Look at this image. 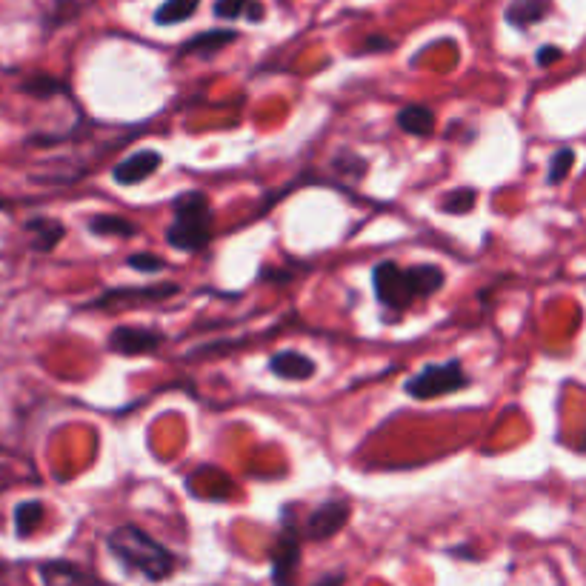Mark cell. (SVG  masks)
<instances>
[{
    "label": "cell",
    "mask_w": 586,
    "mask_h": 586,
    "mask_svg": "<svg viewBox=\"0 0 586 586\" xmlns=\"http://www.w3.org/2000/svg\"><path fill=\"white\" fill-rule=\"evenodd\" d=\"M552 9V0H512L506 6V23L515 29H529L541 23Z\"/></svg>",
    "instance_id": "cell-11"
},
{
    "label": "cell",
    "mask_w": 586,
    "mask_h": 586,
    "mask_svg": "<svg viewBox=\"0 0 586 586\" xmlns=\"http://www.w3.org/2000/svg\"><path fill=\"white\" fill-rule=\"evenodd\" d=\"M246 6H249V0H218V3H215V18H221V21H235V18L246 15Z\"/></svg>",
    "instance_id": "cell-21"
},
{
    "label": "cell",
    "mask_w": 586,
    "mask_h": 586,
    "mask_svg": "<svg viewBox=\"0 0 586 586\" xmlns=\"http://www.w3.org/2000/svg\"><path fill=\"white\" fill-rule=\"evenodd\" d=\"M161 163V152H155V149H141V152H135V155H129V158H123V161L112 169V178H115V183H121V186H135V183L146 181L152 172H158Z\"/></svg>",
    "instance_id": "cell-8"
},
{
    "label": "cell",
    "mask_w": 586,
    "mask_h": 586,
    "mask_svg": "<svg viewBox=\"0 0 586 586\" xmlns=\"http://www.w3.org/2000/svg\"><path fill=\"white\" fill-rule=\"evenodd\" d=\"M386 49H392V41H389V38H381V35L366 38L364 46H361V52H364V55H369V52H386Z\"/></svg>",
    "instance_id": "cell-24"
},
{
    "label": "cell",
    "mask_w": 586,
    "mask_h": 586,
    "mask_svg": "<svg viewBox=\"0 0 586 586\" xmlns=\"http://www.w3.org/2000/svg\"><path fill=\"white\" fill-rule=\"evenodd\" d=\"M272 561V581L275 586H295V572L301 564V532L298 524L283 521L281 532L275 538V546L269 549Z\"/></svg>",
    "instance_id": "cell-5"
},
{
    "label": "cell",
    "mask_w": 586,
    "mask_h": 586,
    "mask_svg": "<svg viewBox=\"0 0 586 586\" xmlns=\"http://www.w3.org/2000/svg\"><path fill=\"white\" fill-rule=\"evenodd\" d=\"M398 126L404 129L406 135L426 138V135H432V129H435V112H432L429 106H421V103L404 106V109L398 112Z\"/></svg>",
    "instance_id": "cell-13"
},
{
    "label": "cell",
    "mask_w": 586,
    "mask_h": 586,
    "mask_svg": "<svg viewBox=\"0 0 586 586\" xmlns=\"http://www.w3.org/2000/svg\"><path fill=\"white\" fill-rule=\"evenodd\" d=\"M89 232L103 235V238H132V235H138V226L126 218H118V215H95V218H89Z\"/></svg>",
    "instance_id": "cell-15"
},
{
    "label": "cell",
    "mask_w": 586,
    "mask_h": 586,
    "mask_svg": "<svg viewBox=\"0 0 586 586\" xmlns=\"http://www.w3.org/2000/svg\"><path fill=\"white\" fill-rule=\"evenodd\" d=\"M372 283H375L378 301H381L386 309L401 312V309L412 306L415 301L435 295V292L446 283V275L441 266H432V263H421V266L401 269L395 261H384L375 266Z\"/></svg>",
    "instance_id": "cell-1"
},
{
    "label": "cell",
    "mask_w": 586,
    "mask_h": 586,
    "mask_svg": "<svg viewBox=\"0 0 586 586\" xmlns=\"http://www.w3.org/2000/svg\"><path fill=\"white\" fill-rule=\"evenodd\" d=\"M23 92L35 95V98H52V95L66 92V83L58 81V78H49V75H35V78L23 83Z\"/></svg>",
    "instance_id": "cell-19"
},
{
    "label": "cell",
    "mask_w": 586,
    "mask_h": 586,
    "mask_svg": "<svg viewBox=\"0 0 586 586\" xmlns=\"http://www.w3.org/2000/svg\"><path fill=\"white\" fill-rule=\"evenodd\" d=\"M129 266L135 269V272H146V275H152V272H161L166 263L161 258H155V255H132L129 258Z\"/></svg>",
    "instance_id": "cell-22"
},
{
    "label": "cell",
    "mask_w": 586,
    "mask_h": 586,
    "mask_svg": "<svg viewBox=\"0 0 586 586\" xmlns=\"http://www.w3.org/2000/svg\"><path fill=\"white\" fill-rule=\"evenodd\" d=\"M172 226L166 229V241L183 252H198L212 241V206L203 192H183L172 201Z\"/></svg>",
    "instance_id": "cell-3"
},
{
    "label": "cell",
    "mask_w": 586,
    "mask_h": 586,
    "mask_svg": "<svg viewBox=\"0 0 586 586\" xmlns=\"http://www.w3.org/2000/svg\"><path fill=\"white\" fill-rule=\"evenodd\" d=\"M43 521V504L41 501H23L15 506V532L18 538H29L38 524Z\"/></svg>",
    "instance_id": "cell-17"
},
{
    "label": "cell",
    "mask_w": 586,
    "mask_h": 586,
    "mask_svg": "<svg viewBox=\"0 0 586 586\" xmlns=\"http://www.w3.org/2000/svg\"><path fill=\"white\" fill-rule=\"evenodd\" d=\"M341 584H344V572H332V575H326L324 581L315 586H341Z\"/></svg>",
    "instance_id": "cell-26"
},
{
    "label": "cell",
    "mask_w": 586,
    "mask_h": 586,
    "mask_svg": "<svg viewBox=\"0 0 586 586\" xmlns=\"http://www.w3.org/2000/svg\"><path fill=\"white\" fill-rule=\"evenodd\" d=\"M475 201H478V192L472 186H461V189L446 195L444 203H441V212H446V215H466L475 206Z\"/></svg>",
    "instance_id": "cell-18"
},
{
    "label": "cell",
    "mask_w": 586,
    "mask_h": 586,
    "mask_svg": "<svg viewBox=\"0 0 586 586\" xmlns=\"http://www.w3.org/2000/svg\"><path fill=\"white\" fill-rule=\"evenodd\" d=\"M269 372L283 378V381H309L318 372V364L304 352L283 349V352L269 358Z\"/></svg>",
    "instance_id": "cell-9"
},
{
    "label": "cell",
    "mask_w": 586,
    "mask_h": 586,
    "mask_svg": "<svg viewBox=\"0 0 586 586\" xmlns=\"http://www.w3.org/2000/svg\"><path fill=\"white\" fill-rule=\"evenodd\" d=\"M469 386V375L464 372L461 361H446V364H429L418 375H412L404 384L406 395L415 401H432L444 398L452 392H461Z\"/></svg>",
    "instance_id": "cell-4"
},
{
    "label": "cell",
    "mask_w": 586,
    "mask_h": 586,
    "mask_svg": "<svg viewBox=\"0 0 586 586\" xmlns=\"http://www.w3.org/2000/svg\"><path fill=\"white\" fill-rule=\"evenodd\" d=\"M26 229L35 235L32 246H35L38 252H52V249L61 243L63 235H66V229H63L61 223L46 221V218H32V221L26 223Z\"/></svg>",
    "instance_id": "cell-14"
},
{
    "label": "cell",
    "mask_w": 586,
    "mask_h": 586,
    "mask_svg": "<svg viewBox=\"0 0 586 586\" xmlns=\"http://www.w3.org/2000/svg\"><path fill=\"white\" fill-rule=\"evenodd\" d=\"M352 515V506L349 501H326L321 504L304 526V538L309 541H329L332 535H338Z\"/></svg>",
    "instance_id": "cell-6"
},
{
    "label": "cell",
    "mask_w": 586,
    "mask_h": 586,
    "mask_svg": "<svg viewBox=\"0 0 586 586\" xmlns=\"http://www.w3.org/2000/svg\"><path fill=\"white\" fill-rule=\"evenodd\" d=\"M572 166H575V152H572V149H558V152L552 155L546 181L552 183V186H558V183L564 181L566 175H569V169H572Z\"/></svg>",
    "instance_id": "cell-20"
},
{
    "label": "cell",
    "mask_w": 586,
    "mask_h": 586,
    "mask_svg": "<svg viewBox=\"0 0 586 586\" xmlns=\"http://www.w3.org/2000/svg\"><path fill=\"white\" fill-rule=\"evenodd\" d=\"M235 41H238V32H232V29H212V32L195 35V38H189V41L183 43L181 58H189V55H203V58H209V55L221 52L223 46H229V43Z\"/></svg>",
    "instance_id": "cell-12"
},
{
    "label": "cell",
    "mask_w": 586,
    "mask_h": 586,
    "mask_svg": "<svg viewBox=\"0 0 586 586\" xmlns=\"http://www.w3.org/2000/svg\"><path fill=\"white\" fill-rule=\"evenodd\" d=\"M106 544L129 572H138L146 581H166L175 572V555L149 532H143L141 526L123 524L112 529Z\"/></svg>",
    "instance_id": "cell-2"
},
{
    "label": "cell",
    "mask_w": 586,
    "mask_h": 586,
    "mask_svg": "<svg viewBox=\"0 0 586 586\" xmlns=\"http://www.w3.org/2000/svg\"><path fill=\"white\" fill-rule=\"evenodd\" d=\"M246 15H249V21L261 23L263 21V6L261 3H255V0H249V6H246Z\"/></svg>",
    "instance_id": "cell-25"
},
{
    "label": "cell",
    "mask_w": 586,
    "mask_h": 586,
    "mask_svg": "<svg viewBox=\"0 0 586 586\" xmlns=\"http://www.w3.org/2000/svg\"><path fill=\"white\" fill-rule=\"evenodd\" d=\"M198 6H201V0H166L155 12V23L158 26H172V23L189 21L198 12Z\"/></svg>",
    "instance_id": "cell-16"
},
{
    "label": "cell",
    "mask_w": 586,
    "mask_h": 586,
    "mask_svg": "<svg viewBox=\"0 0 586 586\" xmlns=\"http://www.w3.org/2000/svg\"><path fill=\"white\" fill-rule=\"evenodd\" d=\"M178 292L175 283H161V286H149V289H115V292H106L103 298H98L92 309H101V306L112 304H141V301H163V298H172Z\"/></svg>",
    "instance_id": "cell-10"
},
{
    "label": "cell",
    "mask_w": 586,
    "mask_h": 586,
    "mask_svg": "<svg viewBox=\"0 0 586 586\" xmlns=\"http://www.w3.org/2000/svg\"><path fill=\"white\" fill-rule=\"evenodd\" d=\"M163 344V332L146 326H118L109 335V349L118 355H146Z\"/></svg>",
    "instance_id": "cell-7"
},
{
    "label": "cell",
    "mask_w": 586,
    "mask_h": 586,
    "mask_svg": "<svg viewBox=\"0 0 586 586\" xmlns=\"http://www.w3.org/2000/svg\"><path fill=\"white\" fill-rule=\"evenodd\" d=\"M564 58V52L558 49V46H544V49H538V66H552L555 61H561Z\"/></svg>",
    "instance_id": "cell-23"
}]
</instances>
